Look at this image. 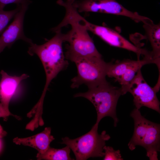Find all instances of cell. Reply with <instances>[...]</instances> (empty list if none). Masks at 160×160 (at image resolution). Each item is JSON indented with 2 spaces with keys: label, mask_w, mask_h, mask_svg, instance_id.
<instances>
[{
  "label": "cell",
  "mask_w": 160,
  "mask_h": 160,
  "mask_svg": "<svg viewBox=\"0 0 160 160\" xmlns=\"http://www.w3.org/2000/svg\"><path fill=\"white\" fill-rule=\"evenodd\" d=\"M1 140H0V150L1 149Z\"/></svg>",
  "instance_id": "21"
},
{
  "label": "cell",
  "mask_w": 160,
  "mask_h": 160,
  "mask_svg": "<svg viewBox=\"0 0 160 160\" xmlns=\"http://www.w3.org/2000/svg\"><path fill=\"white\" fill-rule=\"evenodd\" d=\"M79 18L88 31L96 35L110 45L134 52L136 54L137 60H140L141 55L143 58L152 57L151 51L137 46L114 30L107 26L90 23L80 15Z\"/></svg>",
  "instance_id": "8"
},
{
  "label": "cell",
  "mask_w": 160,
  "mask_h": 160,
  "mask_svg": "<svg viewBox=\"0 0 160 160\" xmlns=\"http://www.w3.org/2000/svg\"><path fill=\"white\" fill-rule=\"evenodd\" d=\"M55 33L52 39L42 44H30L27 52L31 56L36 55L43 65L46 76L42 93L44 95L52 81L68 65L62 47L63 43L65 41V34L62 33L61 30Z\"/></svg>",
  "instance_id": "2"
},
{
  "label": "cell",
  "mask_w": 160,
  "mask_h": 160,
  "mask_svg": "<svg viewBox=\"0 0 160 160\" xmlns=\"http://www.w3.org/2000/svg\"><path fill=\"white\" fill-rule=\"evenodd\" d=\"M88 88L87 92L76 94L74 97L85 98L93 105L97 113L95 124H98L103 118L110 116L113 119L114 126L116 127L119 121L116 105L119 97L122 95L121 87L113 86L106 80Z\"/></svg>",
  "instance_id": "3"
},
{
  "label": "cell",
  "mask_w": 160,
  "mask_h": 160,
  "mask_svg": "<svg viewBox=\"0 0 160 160\" xmlns=\"http://www.w3.org/2000/svg\"><path fill=\"white\" fill-rule=\"evenodd\" d=\"M7 134V132L3 129L0 124V138L4 137Z\"/></svg>",
  "instance_id": "20"
},
{
  "label": "cell",
  "mask_w": 160,
  "mask_h": 160,
  "mask_svg": "<svg viewBox=\"0 0 160 160\" xmlns=\"http://www.w3.org/2000/svg\"><path fill=\"white\" fill-rule=\"evenodd\" d=\"M104 151V160H123L119 150H115L112 147L105 145L103 148Z\"/></svg>",
  "instance_id": "17"
},
{
  "label": "cell",
  "mask_w": 160,
  "mask_h": 160,
  "mask_svg": "<svg viewBox=\"0 0 160 160\" xmlns=\"http://www.w3.org/2000/svg\"><path fill=\"white\" fill-rule=\"evenodd\" d=\"M51 128L46 127L42 132L35 135L25 138L16 137L13 139V141L17 145L35 148L38 151V153L42 154L50 147V143L55 139L51 135Z\"/></svg>",
  "instance_id": "12"
},
{
  "label": "cell",
  "mask_w": 160,
  "mask_h": 160,
  "mask_svg": "<svg viewBox=\"0 0 160 160\" xmlns=\"http://www.w3.org/2000/svg\"><path fill=\"white\" fill-rule=\"evenodd\" d=\"M130 116L134 120V129L128 144L129 149L133 151L136 146H142L146 149V156L150 160H158L160 148V124L146 119L136 108L131 112Z\"/></svg>",
  "instance_id": "4"
},
{
  "label": "cell",
  "mask_w": 160,
  "mask_h": 160,
  "mask_svg": "<svg viewBox=\"0 0 160 160\" xmlns=\"http://www.w3.org/2000/svg\"><path fill=\"white\" fill-rule=\"evenodd\" d=\"M31 1L30 0H0V5L5 6L10 4H16L17 5H21L25 4H30Z\"/></svg>",
  "instance_id": "18"
},
{
  "label": "cell",
  "mask_w": 160,
  "mask_h": 160,
  "mask_svg": "<svg viewBox=\"0 0 160 160\" xmlns=\"http://www.w3.org/2000/svg\"><path fill=\"white\" fill-rule=\"evenodd\" d=\"M73 4L79 13L92 12L122 16L143 23L150 19L127 9L116 0H75Z\"/></svg>",
  "instance_id": "7"
},
{
  "label": "cell",
  "mask_w": 160,
  "mask_h": 160,
  "mask_svg": "<svg viewBox=\"0 0 160 160\" xmlns=\"http://www.w3.org/2000/svg\"><path fill=\"white\" fill-rule=\"evenodd\" d=\"M29 4H25L21 5L20 10L14 17L13 21L0 35V53L6 47L10 48L19 39L30 44L32 43L31 39L25 36L23 29L24 16Z\"/></svg>",
  "instance_id": "10"
},
{
  "label": "cell",
  "mask_w": 160,
  "mask_h": 160,
  "mask_svg": "<svg viewBox=\"0 0 160 160\" xmlns=\"http://www.w3.org/2000/svg\"><path fill=\"white\" fill-rule=\"evenodd\" d=\"M21 5H17L15 9L8 11L3 10L4 7L0 5V35L6 28L10 20L20 9Z\"/></svg>",
  "instance_id": "16"
},
{
  "label": "cell",
  "mask_w": 160,
  "mask_h": 160,
  "mask_svg": "<svg viewBox=\"0 0 160 160\" xmlns=\"http://www.w3.org/2000/svg\"><path fill=\"white\" fill-rule=\"evenodd\" d=\"M73 62L76 65L77 74L71 79V88H77L83 84L89 87L106 80L108 63L102 57L81 58Z\"/></svg>",
  "instance_id": "6"
},
{
  "label": "cell",
  "mask_w": 160,
  "mask_h": 160,
  "mask_svg": "<svg viewBox=\"0 0 160 160\" xmlns=\"http://www.w3.org/2000/svg\"><path fill=\"white\" fill-rule=\"evenodd\" d=\"M160 84L159 79L154 87H151L143 78L141 69L138 71L130 83L127 91L133 97L136 108L139 110L145 106L160 113V102L156 96L160 89Z\"/></svg>",
  "instance_id": "9"
},
{
  "label": "cell",
  "mask_w": 160,
  "mask_h": 160,
  "mask_svg": "<svg viewBox=\"0 0 160 160\" xmlns=\"http://www.w3.org/2000/svg\"><path fill=\"white\" fill-rule=\"evenodd\" d=\"M65 15L61 22L52 28L53 32L61 30L68 25L71 29L66 34V41L68 43L65 54L66 59L73 62L81 58L96 57H102L97 49L88 31L78 17V11L71 1L63 3Z\"/></svg>",
  "instance_id": "1"
},
{
  "label": "cell",
  "mask_w": 160,
  "mask_h": 160,
  "mask_svg": "<svg viewBox=\"0 0 160 160\" xmlns=\"http://www.w3.org/2000/svg\"><path fill=\"white\" fill-rule=\"evenodd\" d=\"M10 115L15 116V117H17L12 114L10 111H7L0 102V117L3 118L6 120L7 117Z\"/></svg>",
  "instance_id": "19"
},
{
  "label": "cell",
  "mask_w": 160,
  "mask_h": 160,
  "mask_svg": "<svg viewBox=\"0 0 160 160\" xmlns=\"http://www.w3.org/2000/svg\"><path fill=\"white\" fill-rule=\"evenodd\" d=\"M98 124H95L91 130L84 135L74 139L62 138L61 144L68 146L74 153L77 160H85L90 157H103V148L105 142L111 138L105 131L100 134Z\"/></svg>",
  "instance_id": "5"
},
{
  "label": "cell",
  "mask_w": 160,
  "mask_h": 160,
  "mask_svg": "<svg viewBox=\"0 0 160 160\" xmlns=\"http://www.w3.org/2000/svg\"><path fill=\"white\" fill-rule=\"evenodd\" d=\"M0 73V101L5 109L9 111V106L11 99L18 90L21 81L29 76L25 73L19 76H12L3 70Z\"/></svg>",
  "instance_id": "11"
},
{
  "label": "cell",
  "mask_w": 160,
  "mask_h": 160,
  "mask_svg": "<svg viewBox=\"0 0 160 160\" xmlns=\"http://www.w3.org/2000/svg\"><path fill=\"white\" fill-rule=\"evenodd\" d=\"M71 149L66 145L61 149H56L50 147L44 153L37 154L38 160H71L70 155Z\"/></svg>",
  "instance_id": "15"
},
{
  "label": "cell",
  "mask_w": 160,
  "mask_h": 160,
  "mask_svg": "<svg viewBox=\"0 0 160 160\" xmlns=\"http://www.w3.org/2000/svg\"><path fill=\"white\" fill-rule=\"evenodd\" d=\"M146 38L152 48V57L160 71V24L154 23L151 20L143 23Z\"/></svg>",
  "instance_id": "13"
},
{
  "label": "cell",
  "mask_w": 160,
  "mask_h": 160,
  "mask_svg": "<svg viewBox=\"0 0 160 160\" xmlns=\"http://www.w3.org/2000/svg\"><path fill=\"white\" fill-rule=\"evenodd\" d=\"M150 63L154 64L152 60L146 57H144L141 60H130L122 75L117 81L121 85L122 95L128 92L129 84L138 71L141 69L143 65Z\"/></svg>",
  "instance_id": "14"
}]
</instances>
